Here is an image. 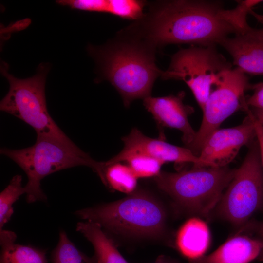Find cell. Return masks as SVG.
I'll use <instances>...</instances> for the list:
<instances>
[{
    "label": "cell",
    "mask_w": 263,
    "mask_h": 263,
    "mask_svg": "<svg viewBox=\"0 0 263 263\" xmlns=\"http://www.w3.org/2000/svg\"><path fill=\"white\" fill-rule=\"evenodd\" d=\"M250 84L247 75L238 68L222 72L202 111L200 127L192 142L186 147L198 156L205 141L225 120L239 110L246 113L249 107L244 93L249 90Z\"/></svg>",
    "instance_id": "obj_9"
},
{
    "label": "cell",
    "mask_w": 263,
    "mask_h": 263,
    "mask_svg": "<svg viewBox=\"0 0 263 263\" xmlns=\"http://www.w3.org/2000/svg\"><path fill=\"white\" fill-rule=\"evenodd\" d=\"M250 109L255 119L263 126V109L255 108H250Z\"/></svg>",
    "instance_id": "obj_27"
},
{
    "label": "cell",
    "mask_w": 263,
    "mask_h": 263,
    "mask_svg": "<svg viewBox=\"0 0 263 263\" xmlns=\"http://www.w3.org/2000/svg\"><path fill=\"white\" fill-rule=\"evenodd\" d=\"M110 203L76 210L74 214L97 223L107 233L135 238H156L165 232L167 214L162 204L145 191Z\"/></svg>",
    "instance_id": "obj_3"
},
{
    "label": "cell",
    "mask_w": 263,
    "mask_h": 263,
    "mask_svg": "<svg viewBox=\"0 0 263 263\" xmlns=\"http://www.w3.org/2000/svg\"><path fill=\"white\" fill-rule=\"evenodd\" d=\"M124 162L127 163L138 178L154 177L161 172L163 164L159 160L141 154L130 156Z\"/></svg>",
    "instance_id": "obj_22"
},
{
    "label": "cell",
    "mask_w": 263,
    "mask_h": 263,
    "mask_svg": "<svg viewBox=\"0 0 263 263\" xmlns=\"http://www.w3.org/2000/svg\"><path fill=\"white\" fill-rule=\"evenodd\" d=\"M263 260V242L243 233L232 237L214 251L188 263H249Z\"/></svg>",
    "instance_id": "obj_14"
},
{
    "label": "cell",
    "mask_w": 263,
    "mask_h": 263,
    "mask_svg": "<svg viewBox=\"0 0 263 263\" xmlns=\"http://www.w3.org/2000/svg\"><path fill=\"white\" fill-rule=\"evenodd\" d=\"M148 6L141 19L123 30L156 50L169 44L216 46L236 32L221 15V1L161 0Z\"/></svg>",
    "instance_id": "obj_1"
},
{
    "label": "cell",
    "mask_w": 263,
    "mask_h": 263,
    "mask_svg": "<svg viewBox=\"0 0 263 263\" xmlns=\"http://www.w3.org/2000/svg\"><path fill=\"white\" fill-rule=\"evenodd\" d=\"M76 230L92 244L99 263H129L118 251L114 242L95 222L85 221L76 225Z\"/></svg>",
    "instance_id": "obj_16"
},
{
    "label": "cell",
    "mask_w": 263,
    "mask_h": 263,
    "mask_svg": "<svg viewBox=\"0 0 263 263\" xmlns=\"http://www.w3.org/2000/svg\"><path fill=\"white\" fill-rule=\"evenodd\" d=\"M242 123L236 127L219 129L202 146L199 157L204 167H223L235 158L240 149L256 137L254 119L250 110Z\"/></svg>",
    "instance_id": "obj_10"
},
{
    "label": "cell",
    "mask_w": 263,
    "mask_h": 263,
    "mask_svg": "<svg viewBox=\"0 0 263 263\" xmlns=\"http://www.w3.org/2000/svg\"><path fill=\"white\" fill-rule=\"evenodd\" d=\"M232 68L216 46H192L175 53L168 69L162 71L161 77L163 80L184 81L203 111L220 74Z\"/></svg>",
    "instance_id": "obj_8"
},
{
    "label": "cell",
    "mask_w": 263,
    "mask_h": 263,
    "mask_svg": "<svg viewBox=\"0 0 263 263\" xmlns=\"http://www.w3.org/2000/svg\"><path fill=\"white\" fill-rule=\"evenodd\" d=\"M210 241V232L206 223L193 217L181 226L177 233L175 243L179 252L190 261L204 255Z\"/></svg>",
    "instance_id": "obj_15"
},
{
    "label": "cell",
    "mask_w": 263,
    "mask_h": 263,
    "mask_svg": "<svg viewBox=\"0 0 263 263\" xmlns=\"http://www.w3.org/2000/svg\"><path fill=\"white\" fill-rule=\"evenodd\" d=\"M155 263H178L170 258L164 256H159Z\"/></svg>",
    "instance_id": "obj_28"
},
{
    "label": "cell",
    "mask_w": 263,
    "mask_h": 263,
    "mask_svg": "<svg viewBox=\"0 0 263 263\" xmlns=\"http://www.w3.org/2000/svg\"><path fill=\"white\" fill-rule=\"evenodd\" d=\"M237 1V4L234 8H224L221 12L222 18L235 28L236 33L246 30L250 27L247 22V15L252 10L253 7L263 0H244Z\"/></svg>",
    "instance_id": "obj_21"
},
{
    "label": "cell",
    "mask_w": 263,
    "mask_h": 263,
    "mask_svg": "<svg viewBox=\"0 0 263 263\" xmlns=\"http://www.w3.org/2000/svg\"><path fill=\"white\" fill-rule=\"evenodd\" d=\"M185 93L162 97L149 96L143 99V105L152 115L159 127L177 129L182 132V141L187 147L193 141L195 132L190 125L188 116L192 107L184 103Z\"/></svg>",
    "instance_id": "obj_12"
},
{
    "label": "cell",
    "mask_w": 263,
    "mask_h": 263,
    "mask_svg": "<svg viewBox=\"0 0 263 263\" xmlns=\"http://www.w3.org/2000/svg\"><path fill=\"white\" fill-rule=\"evenodd\" d=\"M56 2L73 9L104 13H107L108 5V0H60Z\"/></svg>",
    "instance_id": "obj_23"
},
{
    "label": "cell",
    "mask_w": 263,
    "mask_h": 263,
    "mask_svg": "<svg viewBox=\"0 0 263 263\" xmlns=\"http://www.w3.org/2000/svg\"><path fill=\"white\" fill-rule=\"evenodd\" d=\"M50 259L52 263H99L94 255L89 257L77 248L64 230L59 232L58 242L51 252Z\"/></svg>",
    "instance_id": "obj_19"
},
{
    "label": "cell",
    "mask_w": 263,
    "mask_h": 263,
    "mask_svg": "<svg viewBox=\"0 0 263 263\" xmlns=\"http://www.w3.org/2000/svg\"><path fill=\"white\" fill-rule=\"evenodd\" d=\"M16 234L0 230V263H48L46 250L15 243Z\"/></svg>",
    "instance_id": "obj_17"
},
{
    "label": "cell",
    "mask_w": 263,
    "mask_h": 263,
    "mask_svg": "<svg viewBox=\"0 0 263 263\" xmlns=\"http://www.w3.org/2000/svg\"><path fill=\"white\" fill-rule=\"evenodd\" d=\"M99 177L108 188L128 194L133 193L136 187L138 179L127 164L108 161L103 162Z\"/></svg>",
    "instance_id": "obj_18"
},
{
    "label": "cell",
    "mask_w": 263,
    "mask_h": 263,
    "mask_svg": "<svg viewBox=\"0 0 263 263\" xmlns=\"http://www.w3.org/2000/svg\"><path fill=\"white\" fill-rule=\"evenodd\" d=\"M253 117L254 119L256 138L257 139L259 146L261 161L263 168V126L259 123L255 119L253 116Z\"/></svg>",
    "instance_id": "obj_26"
},
{
    "label": "cell",
    "mask_w": 263,
    "mask_h": 263,
    "mask_svg": "<svg viewBox=\"0 0 263 263\" xmlns=\"http://www.w3.org/2000/svg\"><path fill=\"white\" fill-rule=\"evenodd\" d=\"M219 45L230 55L236 68L246 75H263V28L250 26L225 38Z\"/></svg>",
    "instance_id": "obj_13"
},
{
    "label": "cell",
    "mask_w": 263,
    "mask_h": 263,
    "mask_svg": "<svg viewBox=\"0 0 263 263\" xmlns=\"http://www.w3.org/2000/svg\"><path fill=\"white\" fill-rule=\"evenodd\" d=\"M0 154L15 162L25 173L26 201L45 202L47 198L41 188L46 176L66 169L85 166L99 175L102 162L94 160L79 147H72L46 138L37 137L32 146L19 150L2 148Z\"/></svg>",
    "instance_id": "obj_5"
},
{
    "label": "cell",
    "mask_w": 263,
    "mask_h": 263,
    "mask_svg": "<svg viewBox=\"0 0 263 263\" xmlns=\"http://www.w3.org/2000/svg\"><path fill=\"white\" fill-rule=\"evenodd\" d=\"M123 150L108 161L109 163L124 162L128 157L135 154L149 156L161 161L176 164L191 163L196 167H204L199 156L186 147L172 145L161 139L152 138L145 135L137 128L122 139Z\"/></svg>",
    "instance_id": "obj_11"
},
{
    "label": "cell",
    "mask_w": 263,
    "mask_h": 263,
    "mask_svg": "<svg viewBox=\"0 0 263 263\" xmlns=\"http://www.w3.org/2000/svg\"><path fill=\"white\" fill-rule=\"evenodd\" d=\"M244 233H254L256 235V238L263 242V221H249L237 232V234Z\"/></svg>",
    "instance_id": "obj_25"
},
{
    "label": "cell",
    "mask_w": 263,
    "mask_h": 263,
    "mask_svg": "<svg viewBox=\"0 0 263 263\" xmlns=\"http://www.w3.org/2000/svg\"><path fill=\"white\" fill-rule=\"evenodd\" d=\"M252 15H253L258 21L263 24V15H259L254 12L253 10H251L250 12Z\"/></svg>",
    "instance_id": "obj_29"
},
{
    "label": "cell",
    "mask_w": 263,
    "mask_h": 263,
    "mask_svg": "<svg viewBox=\"0 0 263 263\" xmlns=\"http://www.w3.org/2000/svg\"><path fill=\"white\" fill-rule=\"evenodd\" d=\"M8 68L5 62L1 63L0 72L7 80L9 88L0 101V111L32 127L37 137L52 139L72 147H77L58 126L48 111L45 83L49 64H39L34 76L24 79L15 77L9 73Z\"/></svg>",
    "instance_id": "obj_6"
},
{
    "label": "cell",
    "mask_w": 263,
    "mask_h": 263,
    "mask_svg": "<svg viewBox=\"0 0 263 263\" xmlns=\"http://www.w3.org/2000/svg\"><path fill=\"white\" fill-rule=\"evenodd\" d=\"M211 215L240 230L263 206V168L256 137Z\"/></svg>",
    "instance_id": "obj_7"
},
{
    "label": "cell",
    "mask_w": 263,
    "mask_h": 263,
    "mask_svg": "<svg viewBox=\"0 0 263 263\" xmlns=\"http://www.w3.org/2000/svg\"><path fill=\"white\" fill-rule=\"evenodd\" d=\"M236 169L196 167L177 172L161 171L154 178L158 188L177 207L196 216L208 217L234 176Z\"/></svg>",
    "instance_id": "obj_4"
},
{
    "label": "cell",
    "mask_w": 263,
    "mask_h": 263,
    "mask_svg": "<svg viewBox=\"0 0 263 263\" xmlns=\"http://www.w3.org/2000/svg\"><path fill=\"white\" fill-rule=\"evenodd\" d=\"M87 50L96 64L97 80L109 81L125 106L151 96L155 81L162 72L156 65L154 47L121 30L114 39L102 46L89 45Z\"/></svg>",
    "instance_id": "obj_2"
},
{
    "label": "cell",
    "mask_w": 263,
    "mask_h": 263,
    "mask_svg": "<svg viewBox=\"0 0 263 263\" xmlns=\"http://www.w3.org/2000/svg\"><path fill=\"white\" fill-rule=\"evenodd\" d=\"M22 181V176H14L0 193V230L3 229V226L9 221L13 214L14 204L20 196L25 194Z\"/></svg>",
    "instance_id": "obj_20"
},
{
    "label": "cell",
    "mask_w": 263,
    "mask_h": 263,
    "mask_svg": "<svg viewBox=\"0 0 263 263\" xmlns=\"http://www.w3.org/2000/svg\"><path fill=\"white\" fill-rule=\"evenodd\" d=\"M249 90L253 94L246 98V102L250 108L263 109V82L250 84Z\"/></svg>",
    "instance_id": "obj_24"
}]
</instances>
